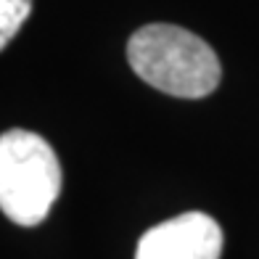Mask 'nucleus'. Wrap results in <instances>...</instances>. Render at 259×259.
Instances as JSON below:
<instances>
[{
    "label": "nucleus",
    "instance_id": "nucleus-1",
    "mask_svg": "<svg viewBox=\"0 0 259 259\" xmlns=\"http://www.w3.org/2000/svg\"><path fill=\"white\" fill-rule=\"evenodd\" d=\"M133 72L167 96L206 98L222 79V66L211 45L178 24H146L127 42Z\"/></svg>",
    "mask_w": 259,
    "mask_h": 259
},
{
    "label": "nucleus",
    "instance_id": "nucleus-2",
    "mask_svg": "<svg viewBox=\"0 0 259 259\" xmlns=\"http://www.w3.org/2000/svg\"><path fill=\"white\" fill-rule=\"evenodd\" d=\"M61 193V164L45 138L29 130L0 135V211L21 228L51 214Z\"/></svg>",
    "mask_w": 259,
    "mask_h": 259
},
{
    "label": "nucleus",
    "instance_id": "nucleus-3",
    "mask_svg": "<svg viewBox=\"0 0 259 259\" xmlns=\"http://www.w3.org/2000/svg\"><path fill=\"white\" fill-rule=\"evenodd\" d=\"M222 228L204 211H185L148 228L138 241L135 259H220Z\"/></svg>",
    "mask_w": 259,
    "mask_h": 259
},
{
    "label": "nucleus",
    "instance_id": "nucleus-4",
    "mask_svg": "<svg viewBox=\"0 0 259 259\" xmlns=\"http://www.w3.org/2000/svg\"><path fill=\"white\" fill-rule=\"evenodd\" d=\"M32 0H0V51L16 37L21 24L29 19Z\"/></svg>",
    "mask_w": 259,
    "mask_h": 259
}]
</instances>
